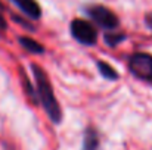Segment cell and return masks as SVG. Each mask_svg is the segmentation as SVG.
Masks as SVG:
<instances>
[{"label": "cell", "mask_w": 152, "mask_h": 150, "mask_svg": "<svg viewBox=\"0 0 152 150\" xmlns=\"http://www.w3.org/2000/svg\"><path fill=\"white\" fill-rule=\"evenodd\" d=\"M31 72H33V78L36 83V91H37V99L39 104L43 107L45 113L48 115V118L50 119L52 124L59 125L64 121V112L61 107V103L55 94L52 81L48 75V72L39 65V63H31L30 65Z\"/></svg>", "instance_id": "cell-1"}, {"label": "cell", "mask_w": 152, "mask_h": 150, "mask_svg": "<svg viewBox=\"0 0 152 150\" xmlns=\"http://www.w3.org/2000/svg\"><path fill=\"white\" fill-rule=\"evenodd\" d=\"M83 10L90 18V22L106 31H112L120 27V18L117 16V13L103 4H87Z\"/></svg>", "instance_id": "cell-2"}, {"label": "cell", "mask_w": 152, "mask_h": 150, "mask_svg": "<svg viewBox=\"0 0 152 150\" xmlns=\"http://www.w3.org/2000/svg\"><path fill=\"white\" fill-rule=\"evenodd\" d=\"M9 1L13 3L18 7V10L31 21H40L43 16L42 6L37 0H9Z\"/></svg>", "instance_id": "cell-5"}, {"label": "cell", "mask_w": 152, "mask_h": 150, "mask_svg": "<svg viewBox=\"0 0 152 150\" xmlns=\"http://www.w3.org/2000/svg\"><path fill=\"white\" fill-rule=\"evenodd\" d=\"M129 72L148 84H152V54L148 51H134L127 57Z\"/></svg>", "instance_id": "cell-3"}, {"label": "cell", "mask_w": 152, "mask_h": 150, "mask_svg": "<svg viewBox=\"0 0 152 150\" xmlns=\"http://www.w3.org/2000/svg\"><path fill=\"white\" fill-rule=\"evenodd\" d=\"M96 68H98V71H99V74L103 80H106V81L120 80V74L117 72V69L112 65H109L106 60H102V59L96 60Z\"/></svg>", "instance_id": "cell-8"}, {"label": "cell", "mask_w": 152, "mask_h": 150, "mask_svg": "<svg viewBox=\"0 0 152 150\" xmlns=\"http://www.w3.org/2000/svg\"><path fill=\"white\" fill-rule=\"evenodd\" d=\"M145 24H146V27L152 30V13H146V16H145Z\"/></svg>", "instance_id": "cell-12"}, {"label": "cell", "mask_w": 152, "mask_h": 150, "mask_svg": "<svg viewBox=\"0 0 152 150\" xmlns=\"http://www.w3.org/2000/svg\"><path fill=\"white\" fill-rule=\"evenodd\" d=\"M126 40H127V34H124V33H121V31L112 30V31H106V33L103 34V43H105L108 47H111V49L120 46V44H121L123 41H126Z\"/></svg>", "instance_id": "cell-9"}, {"label": "cell", "mask_w": 152, "mask_h": 150, "mask_svg": "<svg viewBox=\"0 0 152 150\" xmlns=\"http://www.w3.org/2000/svg\"><path fill=\"white\" fill-rule=\"evenodd\" d=\"M18 43L19 46L22 47L24 50H27L28 53L31 54H43L46 49L42 43H39L37 40H34L33 37H28V36H21L18 37Z\"/></svg>", "instance_id": "cell-7"}, {"label": "cell", "mask_w": 152, "mask_h": 150, "mask_svg": "<svg viewBox=\"0 0 152 150\" xmlns=\"http://www.w3.org/2000/svg\"><path fill=\"white\" fill-rule=\"evenodd\" d=\"M19 75H21V78H22V87H24L25 93L28 94V97L31 99V101H33L34 104H39V99H37L36 87H34V86H33V83L30 81V78H28V75H27V72H25V69H24L22 66L19 68Z\"/></svg>", "instance_id": "cell-10"}, {"label": "cell", "mask_w": 152, "mask_h": 150, "mask_svg": "<svg viewBox=\"0 0 152 150\" xmlns=\"http://www.w3.org/2000/svg\"><path fill=\"white\" fill-rule=\"evenodd\" d=\"M69 33H71V37L81 46L93 47L98 43V37H99L98 28L90 21H86L81 18L72 19L69 24Z\"/></svg>", "instance_id": "cell-4"}, {"label": "cell", "mask_w": 152, "mask_h": 150, "mask_svg": "<svg viewBox=\"0 0 152 150\" xmlns=\"http://www.w3.org/2000/svg\"><path fill=\"white\" fill-rule=\"evenodd\" d=\"M81 150H101V134L95 125H87L83 133Z\"/></svg>", "instance_id": "cell-6"}, {"label": "cell", "mask_w": 152, "mask_h": 150, "mask_svg": "<svg viewBox=\"0 0 152 150\" xmlns=\"http://www.w3.org/2000/svg\"><path fill=\"white\" fill-rule=\"evenodd\" d=\"M6 30H7V21H6V18H4V6H3V3L0 1V31L4 33Z\"/></svg>", "instance_id": "cell-11"}]
</instances>
